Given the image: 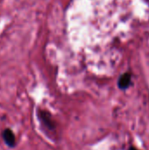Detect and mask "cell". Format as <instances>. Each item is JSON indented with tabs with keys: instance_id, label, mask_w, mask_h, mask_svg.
I'll return each mask as SVG.
<instances>
[{
	"instance_id": "obj_2",
	"label": "cell",
	"mask_w": 149,
	"mask_h": 150,
	"mask_svg": "<svg viewBox=\"0 0 149 150\" xmlns=\"http://www.w3.org/2000/svg\"><path fill=\"white\" fill-rule=\"evenodd\" d=\"M131 83V76L128 73H126L124 75H122L119 80V86L120 89H126L129 87Z\"/></svg>"
},
{
	"instance_id": "obj_3",
	"label": "cell",
	"mask_w": 149,
	"mask_h": 150,
	"mask_svg": "<svg viewBox=\"0 0 149 150\" xmlns=\"http://www.w3.org/2000/svg\"><path fill=\"white\" fill-rule=\"evenodd\" d=\"M129 150H138L137 149H135V148H133V147H132V148H130Z\"/></svg>"
},
{
	"instance_id": "obj_1",
	"label": "cell",
	"mask_w": 149,
	"mask_h": 150,
	"mask_svg": "<svg viewBox=\"0 0 149 150\" xmlns=\"http://www.w3.org/2000/svg\"><path fill=\"white\" fill-rule=\"evenodd\" d=\"M3 137H4V140L5 143L8 146H10V147L14 146V144H15V136H14L13 133L10 129H6L4 132Z\"/></svg>"
}]
</instances>
